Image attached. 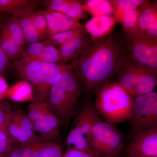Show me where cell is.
Instances as JSON below:
<instances>
[{"label":"cell","mask_w":157,"mask_h":157,"mask_svg":"<svg viewBox=\"0 0 157 157\" xmlns=\"http://www.w3.org/2000/svg\"><path fill=\"white\" fill-rule=\"evenodd\" d=\"M8 86L6 80L0 76V100L2 99L8 91Z\"/></svg>","instance_id":"39"},{"label":"cell","mask_w":157,"mask_h":157,"mask_svg":"<svg viewBox=\"0 0 157 157\" xmlns=\"http://www.w3.org/2000/svg\"><path fill=\"white\" fill-rule=\"evenodd\" d=\"M141 67L129 59L128 52L119 67L116 74L120 84L135 98V90L140 76Z\"/></svg>","instance_id":"11"},{"label":"cell","mask_w":157,"mask_h":157,"mask_svg":"<svg viewBox=\"0 0 157 157\" xmlns=\"http://www.w3.org/2000/svg\"><path fill=\"white\" fill-rule=\"evenodd\" d=\"M81 93V82L70 64L52 86L46 100L60 125L66 129L76 113Z\"/></svg>","instance_id":"2"},{"label":"cell","mask_w":157,"mask_h":157,"mask_svg":"<svg viewBox=\"0 0 157 157\" xmlns=\"http://www.w3.org/2000/svg\"><path fill=\"white\" fill-rule=\"evenodd\" d=\"M126 151L129 157L137 155L157 156V127L134 135Z\"/></svg>","instance_id":"9"},{"label":"cell","mask_w":157,"mask_h":157,"mask_svg":"<svg viewBox=\"0 0 157 157\" xmlns=\"http://www.w3.org/2000/svg\"><path fill=\"white\" fill-rule=\"evenodd\" d=\"M0 29L5 31L14 42L24 48V45L26 43L17 17L11 16L6 18L0 24Z\"/></svg>","instance_id":"22"},{"label":"cell","mask_w":157,"mask_h":157,"mask_svg":"<svg viewBox=\"0 0 157 157\" xmlns=\"http://www.w3.org/2000/svg\"><path fill=\"white\" fill-rule=\"evenodd\" d=\"M0 45L10 60H18L23 57L24 49L0 29Z\"/></svg>","instance_id":"23"},{"label":"cell","mask_w":157,"mask_h":157,"mask_svg":"<svg viewBox=\"0 0 157 157\" xmlns=\"http://www.w3.org/2000/svg\"><path fill=\"white\" fill-rule=\"evenodd\" d=\"M87 33L70 39L59 46L58 51L62 60L65 63L74 58L87 46L90 40Z\"/></svg>","instance_id":"16"},{"label":"cell","mask_w":157,"mask_h":157,"mask_svg":"<svg viewBox=\"0 0 157 157\" xmlns=\"http://www.w3.org/2000/svg\"><path fill=\"white\" fill-rule=\"evenodd\" d=\"M62 157H101L91 151L81 150L75 148H68L63 153Z\"/></svg>","instance_id":"35"},{"label":"cell","mask_w":157,"mask_h":157,"mask_svg":"<svg viewBox=\"0 0 157 157\" xmlns=\"http://www.w3.org/2000/svg\"><path fill=\"white\" fill-rule=\"evenodd\" d=\"M88 145L91 151L99 156L121 157L124 138L113 124L100 119L93 126Z\"/></svg>","instance_id":"5"},{"label":"cell","mask_w":157,"mask_h":157,"mask_svg":"<svg viewBox=\"0 0 157 157\" xmlns=\"http://www.w3.org/2000/svg\"><path fill=\"white\" fill-rule=\"evenodd\" d=\"M63 151L60 144L46 142L39 153V157H62Z\"/></svg>","instance_id":"32"},{"label":"cell","mask_w":157,"mask_h":157,"mask_svg":"<svg viewBox=\"0 0 157 157\" xmlns=\"http://www.w3.org/2000/svg\"><path fill=\"white\" fill-rule=\"evenodd\" d=\"M9 94L11 99L18 102L28 101L33 98L32 87L25 82L14 86L9 91Z\"/></svg>","instance_id":"27"},{"label":"cell","mask_w":157,"mask_h":157,"mask_svg":"<svg viewBox=\"0 0 157 157\" xmlns=\"http://www.w3.org/2000/svg\"><path fill=\"white\" fill-rule=\"evenodd\" d=\"M0 157H9L6 154L0 153Z\"/></svg>","instance_id":"41"},{"label":"cell","mask_w":157,"mask_h":157,"mask_svg":"<svg viewBox=\"0 0 157 157\" xmlns=\"http://www.w3.org/2000/svg\"><path fill=\"white\" fill-rule=\"evenodd\" d=\"M86 33L84 27L82 26L75 29L70 30L54 34L48 37L46 40L54 45L60 46L70 39Z\"/></svg>","instance_id":"25"},{"label":"cell","mask_w":157,"mask_h":157,"mask_svg":"<svg viewBox=\"0 0 157 157\" xmlns=\"http://www.w3.org/2000/svg\"><path fill=\"white\" fill-rule=\"evenodd\" d=\"M157 84V70L141 67L135 94V98L154 91Z\"/></svg>","instance_id":"17"},{"label":"cell","mask_w":157,"mask_h":157,"mask_svg":"<svg viewBox=\"0 0 157 157\" xmlns=\"http://www.w3.org/2000/svg\"><path fill=\"white\" fill-rule=\"evenodd\" d=\"M44 42H36L30 43L26 49L24 50L23 57L38 60L44 48Z\"/></svg>","instance_id":"33"},{"label":"cell","mask_w":157,"mask_h":157,"mask_svg":"<svg viewBox=\"0 0 157 157\" xmlns=\"http://www.w3.org/2000/svg\"><path fill=\"white\" fill-rule=\"evenodd\" d=\"M46 142L37 140L26 144L12 147L9 157H39V153Z\"/></svg>","instance_id":"24"},{"label":"cell","mask_w":157,"mask_h":157,"mask_svg":"<svg viewBox=\"0 0 157 157\" xmlns=\"http://www.w3.org/2000/svg\"><path fill=\"white\" fill-rule=\"evenodd\" d=\"M113 17L120 23L124 31L126 33H134L140 31L138 26V9L128 11H113Z\"/></svg>","instance_id":"19"},{"label":"cell","mask_w":157,"mask_h":157,"mask_svg":"<svg viewBox=\"0 0 157 157\" xmlns=\"http://www.w3.org/2000/svg\"><path fill=\"white\" fill-rule=\"evenodd\" d=\"M42 12L48 22V37L54 34L82 26L78 21L59 12L48 10L42 11Z\"/></svg>","instance_id":"13"},{"label":"cell","mask_w":157,"mask_h":157,"mask_svg":"<svg viewBox=\"0 0 157 157\" xmlns=\"http://www.w3.org/2000/svg\"><path fill=\"white\" fill-rule=\"evenodd\" d=\"M12 143L5 131L0 130V153L8 155L12 149Z\"/></svg>","instance_id":"36"},{"label":"cell","mask_w":157,"mask_h":157,"mask_svg":"<svg viewBox=\"0 0 157 157\" xmlns=\"http://www.w3.org/2000/svg\"><path fill=\"white\" fill-rule=\"evenodd\" d=\"M94 94L95 108L107 122L114 124L130 120L135 98L118 82H108Z\"/></svg>","instance_id":"3"},{"label":"cell","mask_w":157,"mask_h":157,"mask_svg":"<svg viewBox=\"0 0 157 157\" xmlns=\"http://www.w3.org/2000/svg\"><path fill=\"white\" fill-rule=\"evenodd\" d=\"M124 39L130 60L139 67L157 70V39L148 38L140 31L125 32Z\"/></svg>","instance_id":"7"},{"label":"cell","mask_w":157,"mask_h":157,"mask_svg":"<svg viewBox=\"0 0 157 157\" xmlns=\"http://www.w3.org/2000/svg\"><path fill=\"white\" fill-rule=\"evenodd\" d=\"M9 118V113H6L0 109V130L5 131Z\"/></svg>","instance_id":"38"},{"label":"cell","mask_w":157,"mask_h":157,"mask_svg":"<svg viewBox=\"0 0 157 157\" xmlns=\"http://www.w3.org/2000/svg\"><path fill=\"white\" fill-rule=\"evenodd\" d=\"M10 116V114H9ZM5 132L12 138L20 142L21 144H26L39 140L37 139L35 131L24 128L14 122L9 118Z\"/></svg>","instance_id":"18"},{"label":"cell","mask_w":157,"mask_h":157,"mask_svg":"<svg viewBox=\"0 0 157 157\" xmlns=\"http://www.w3.org/2000/svg\"><path fill=\"white\" fill-rule=\"evenodd\" d=\"M127 52L124 39L117 35L91 38L87 46L71 60V64L88 94H95L110 81Z\"/></svg>","instance_id":"1"},{"label":"cell","mask_w":157,"mask_h":157,"mask_svg":"<svg viewBox=\"0 0 157 157\" xmlns=\"http://www.w3.org/2000/svg\"><path fill=\"white\" fill-rule=\"evenodd\" d=\"M45 45L38 60L54 64H66L62 60L59 54L58 49L55 45L46 40Z\"/></svg>","instance_id":"26"},{"label":"cell","mask_w":157,"mask_h":157,"mask_svg":"<svg viewBox=\"0 0 157 157\" xmlns=\"http://www.w3.org/2000/svg\"><path fill=\"white\" fill-rule=\"evenodd\" d=\"M33 124L35 132H38L44 139L47 140L56 139L60 140L59 132L52 128L42 118L35 121Z\"/></svg>","instance_id":"28"},{"label":"cell","mask_w":157,"mask_h":157,"mask_svg":"<svg viewBox=\"0 0 157 157\" xmlns=\"http://www.w3.org/2000/svg\"><path fill=\"white\" fill-rule=\"evenodd\" d=\"M32 12L21 14L17 17L22 29L25 43L28 44L40 42L43 40L32 20Z\"/></svg>","instance_id":"21"},{"label":"cell","mask_w":157,"mask_h":157,"mask_svg":"<svg viewBox=\"0 0 157 157\" xmlns=\"http://www.w3.org/2000/svg\"><path fill=\"white\" fill-rule=\"evenodd\" d=\"M117 22L113 16L93 17L86 22L84 28L92 39H101L111 33Z\"/></svg>","instance_id":"14"},{"label":"cell","mask_w":157,"mask_h":157,"mask_svg":"<svg viewBox=\"0 0 157 157\" xmlns=\"http://www.w3.org/2000/svg\"><path fill=\"white\" fill-rule=\"evenodd\" d=\"M113 11L137 10L144 2V0H110Z\"/></svg>","instance_id":"31"},{"label":"cell","mask_w":157,"mask_h":157,"mask_svg":"<svg viewBox=\"0 0 157 157\" xmlns=\"http://www.w3.org/2000/svg\"><path fill=\"white\" fill-rule=\"evenodd\" d=\"M100 119L94 104L89 100L85 101L67 137L68 148L91 151L88 145L90 134L94 125Z\"/></svg>","instance_id":"8"},{"label":"cell","mask_w":157,"mask_h":157,"mask_svg":"<svg viewBox=\"0 0 157 157\" xmlns=\"http://www.w3.org/2000/svg\"><path fill=\"white\" fill-rule=\"evenodd\" d=\"M131 157H157V156H147L144 155H137L133 156Z\"/></svg>","instance_id":"40"},{"label":"cell","mask_w":157,"mask_h":157,"mask_svg":"<svg viewBox=\"0 0 157 157\" xmlns=\"http://www.w3.org/2000/svg\"><path fill=\"white\" fill-rule=\"evenodd\" d=\"M128 121V139L139 132L157 127V93L153 91L134 98Z\"/></svg>","instance_id":"6"},{"label":"cell","mask_w":157,"mask_h":157,"mask_svg":"<svg viewBox=\"0 0 157 157\" xmlns=\"http://www.w3.org/2000/svg\"><path fill=\"white\" fill-rule=\"evenodd\" d=\"M48 105L46 101L35 99L29 106L28 116L33 124L41 118Z\"/></svg>","instance_id":"29"},{"label":"cell","mask_w":157,"mask_h":157,"mask_svg":"<svg viewBox=\"0 0 157 157\" xmlns=\"http://www.w3.org/2000/svg\"><path fill=\"white\" fill-rule=\"evenodd\" d=\"M42 3L39 0H0V14L17 17L35 12Z\"/></svg>","instance_id":"15"},{"label":"cell","mask_w":157,"mask_h":157,"mask_svg":"<svg viewBox=\"0 0 157 157\" xmlns=\"http://www.w3.org/2000/svg\"><path fill=\"white\" fill-rule=\"evenodd\" d=\"M70 64H54L23 57L15 61L18 76L31 82L36 92V99L46 101L51 88Z\"/></svg>","instance_id":"4"},{"label":"cell","mask_w":157,"mask_h":157,"mask_svg":"<svg viewBox=\"0 0 157 157\" xmlns=\"http://www.w3.org/2000/svg\"><path fill=\"white\" fill-rule=\"evenodd\" d=\"M31 17L36 29L42 39L48 38V25L47 19L42 11L32 12Z\"/></svg>","instance_id":"30"},{"label":"cell","mask_w":157,"mask_h":157,"mask_svg":"<svg viewBox=\"0 0 157 157\" xmlns=\"http://www.w3.org/2000/svg\"><path fill=\"white\" fill-rule=\"evenodd\" d=\"M10 119L14 122L20 125L34 130L33 124L27 115H26L22 112H14L10 114Z\"/></svg>","instance_id":"34"},{"label":"cell","mask_w":157,"mask_h":157,"mask_svg":"<svg viewBox=\"0 0 157 157\" xmlns=\"http://www.w3.org/2000/svg\"><path fill=\"white\" fill-rule=\"evenodd\" d=\"M138 11L139 29L146 37L157 39V1H145Z\"/></svg>","instance_id":"10"},{"label":"cell","mask_w":157,"mask_h":157,"mask_svg":"<svg viewBox=\"0 0 157 157\" xmlns=\"http://www.w3.org/2000/svg\"><path fill=\"white\" fill-rule=\"evenodd\" d=\"M82 9L86 13L91 14L93 17L113 16L111 4L107 0L83 1Z\"/></svg>","instance_id":"20"},{"label":"cell","mask_w":157,"mask_h":157,"mask_svg":"<svg viewBox=\"0 0 157 157\" xmlns=\"http://www.w3.org/2000/svg\"><path fill=\"white\" fill-rule=\"evenodd\" d=\"M10 60L0 45V74L8 67Z\"/></svg>","instance_id":"37"},{"label":"cell","mask_w":157,"mask_h":157,"mask_svg":"<svg viewBox=\"0 0 157 157\" xmlns=\"http://www.w3.org/2000/svg\"><path fill=\"white\" fill-rule=\"evenodd\" d=\"M42 3L47 10L59 12L78 21L86 17L82 9L83 1L46 0L42 1Z\"/></svg>","instance_id":"12"}]
</instances>
